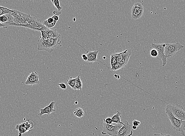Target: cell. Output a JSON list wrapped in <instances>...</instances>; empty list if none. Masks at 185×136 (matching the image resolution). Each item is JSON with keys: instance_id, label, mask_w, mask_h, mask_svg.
<instances>
[{"instance_id": "obj_1", "label": "cell", "mask_w": 185, "mask_h": 136, "mask_svg": "<svg viewBox=\"0 0 185 136\" xmlns=\"http://www.w3.org/2000/svg\"><path fill=\"white\" fill-rule=\"evenodd\" d=\"M22 15L25 20L27 24H19L15 23H10L8 24V26H15L23 27L37 31L45 30L47 29V28L44 25L40 20L37 19L36 17H32L30 15L25 14L23 13H22Z\"/></svg>"}, {"instance_id": "obj_2", "label": "cell", "mask_w": 185, "mask_h": 136, "mask_svg": "<svg viewBox=\"0 0 185 136\" xmlns=\"http://www.w3.org/2000/svg\"><path fill=\"white\" fill-rule=\"evenodd\" d=\"M61 43V37L45 40L41 37L37 42V49L39 51H45L48 53H51L54 48L60 45Z\"/></svg>"}, {"instance_id": "obj_3", "label": "cell", "mask_w": 185, "mask_h": 136, "mask_svg": "<svg viewBox=\"0 0 185 136\" xmlns=\"http://www.w3.org/2000/svg\"><path fill=\"white\" fill-rule=\"evenodd\" d=\"M122 126L121 124L115 126L107 124L106 123L105 119H104L103 130L101 133L103 135H108L110 136H117L119 131Z\"/></svg>"}, {"instance_id": "obj_4", "label": "cell", "mask_w": 185, "mask_h": 136, "mask_svg": "<svg viewBox=\"0 0 185 136\" xmlns=\"http://www.w3.org/2000/svg\"><path fill=\"white\" fill-rule=\"evenodd\" d=\"M166 44H153L151 45V49H155L157 50L158 55L157 57L158 60H162V66H165L167 64L168 57L165 54V47Z\"/></svg>"}, {"instance_id": "obj_5", "label": "cell", "mask_w": 185, "mask_h": 136, "mask_svg": "<svg viewBox=\"0 0 185 136\" xmlns=\"http://www.w3.org/2000/svg\"><path fill=\"white\" fill-rule=\"evenodd\" d=\"M184 46L179 43H166L165 47V54L168 57H172L177 52L182 49Z\"/></svg>"}, {"instance_id": "obj_6", "label": "cell", "mask_w": 185, "mask_h": 136, "mask_svg": "<svg viewBox=\"0 0 185 136\" xmlns=\"http://www.w3.org/2000/svg\"><path fill=\"white\" fill-rule=\"evenodd\" d=\"M166 107L169 109L175 117L182 121H185V112L183 107L181 104H177L175 106L168 105Z\"/></svg>"}, {"instance_id": "obj_7", "label": "cell", "mask_w": 185, "mask_h": 136, "mask_svg": "<svg viewBox=\"0 0 185 136\" xmlns=\"http://www.w3.org/2000/svg\"><path fill=\"white\" fill-rule=\"evenodd\" d=\"M166 113L169 121H170L172 129L177 132H180V128H181L182 121L180 120L178 118H176L171 112L170 110L166 107Z\"/></svg>"}, {"instance_id": "obj_8", "label": "cell", "mask_w": 185, "mask_h": 136, "mask_svg": "<svg viewBox=\"0 0 185 136\" xmlns=\"http://www.w3.org/2000/svg\"><path fill=\"white\" fill-rule=\"evenodd\" d=\"M144 12V7L140 2H136L131 10V16L134 19H137L142 17Z\"/></svg>"}, {"instance_id": "obj_9", "label": "cell", "mask_w": 185, "mask_h": 136, "mask_svg": "<svg viewBox=\"0 0 185 136\" xmlns=\"http://www.w3.org/2000/svg\"><path fill=\"white\" fill-rule=\"evenodd\" d=\"M124 125L122 126L119 131L117 136H131L133 135L132 126L128 121H124L123 122Z\"/></svg>"}, {"instance_id": "obj_10", "label": "cell", "mask_w": 185, "mask_h": 136, "mask_svg": "<svg viewBox=\"0 0 185 136\" xmlns=\"http://www.w3.org/2000/svg\"><path fill=\"white\" fill-rule=\"evenodd\" d=\"M40 76L36 72L32 71L29 75L25 84L27 85L34 86L38 85L40 83Z\"/></svg>"}, {"instance_id": "obj_11", "label": "cell", "mask_w": 185, "mask_h": 136, "mask_svg": "<svg viewBox=\"0 0 185 136\" xmlns=\"http://www.w3.org/2000/svg\"><path fill=\"white\" fill-rule=\"evenodd\" d=\"M56 104V102L52 101L48 106H46L44 108L41 109L38 115L40 117H42L45 114L49 115L51 113L55 111Z\"/></svg>"}, {"instance_id": "obj_12", "label": "cell", "mask_w": 185, "mask_h": 136, "mask_svg": "<svg viewBox=\"0 0 185 136\" xmlns=\"http://www.w3.org/2000/svg\"><path fill=\"white\" fill-rule=\"evenodd\" d=\"M0 23L4 25L5 29L8 28V24L13 23V17L12 13H7L0 16Z\"/></svg>"}, {"instance_id": "obj_13", "label": "cell", "mask_w": 185, "mask_h": 136, "mask_svg": "<svg viewBox=\"0 0 185 136\" xmlns=\"http://www.w3.org/2000/svg\"><path fill=\"white\" fill-rule=\"evenodd\" d=\"M14 13H12L13 17V23L19 24H27V23L25 20L22 17L20 12L14 10Z\"/></svg>"}, {"instance_id": "obj_14", "label": "cell", "mask_w": 185, "mask_h": 136, "mask_svg": "<svg viewBox=\"0 0 185 136\" xmlns=\"http://www.w3.org/2000/svg\"><path fill=\"white\" fill-rule=\"evenodd\" d=\"M98 53V51H94L87 52L86 54L87 57V62L91 63L94 62H97V55Z\"/></svg>"}, {"instance_id": "obj_15", "label": "cell", "mask_w": 185, "mask_h": 136, "mask_svg": "<svg viewBox=\"0 0 185 136\" xmlns=\"http://www.w3.org/2000/svg\"><path fill=\"white\" fill-rule=\"evenodd\" d=\"M46 31L48 33L49 39H55V38L61 37L60 34L58 33L57 29L47 28Z\"/></svg>"}, {"instance_id": "obj_16", "label": "cell", "mask_w": 185, "mask_h": 136, "mask_svg": "<svg viewBox=\"0 0 185 136\" xmlns=\"http://www.w3.org/2000/svg\"><path fill=\"white\" fill-rule=\"evenodd\" d=\"M57 22L54 20L52 17L44 21L43 24L48 29H51L56 25Z\"/></svg>"}, {"instance_id": "obj_17", "label": "cell", "mask_w": 185, "mask_h": 136, "mask_svg": "<svg viewBox=\"0 0 185 136\" xmlns=\"http://www.w3.org/2000/svg\"><path fill=\"white\" fill-rule=\"evenodd\" d=\"M131 55H132V52H131V50H128L127 55L123 58V59H122V60H121L120 62L119 63V64L121 67V68L127 65Z\"/></svg>"}, {"instance_id": "obj_18", "label": "cell", "mask_w": 185, "mask_h": 136, "mask_svg": "<svg viewBox=\"0 0 185 136\" xmlns=\"http://www.w3.org/2000/svg\"><path fill=\"white\" fill-rule=\"evenodd\" d=\"M121 113L119 111H117V113L113 115V117H112V122L117 124H122V125H124L123 122H121Z\"/></svg>"}, {"instance_id": "obj_19", "label": "cell", "mask_w": 185, "mask_h": 136, "mask_svg": "<svg viewBox=\"0 0 185 136\" xmlns=\"http://www.w3.org/2000/svg\"><path fill=\"white\" fill-rule=\"evenodd\" d=\"M16 129L18 130L19 133V136H22V134L28 132V130L26 128L25 126V123L22 124H21L17 125L16 126Z\"/></svg>"}, {"instance_id": "obj_20", "label": "cell", "mask_w": 185, "mask_h": 136, "mask_svg": "<svg viewBox=\"0 0 185 136\" xmlns=\"http://www.w3.org/2000/svg\"><path fill=\"white\" fill-rule=\"evenodd\" d=\"M82 86H83V84H82V80H81V76H80V75H78L76 77L75 83L74 90L81 91L82 88Z\"/></svg>"}, {"instance_id": "obj_21", "label": "cell", "mask_w": 185, "mask_h": 136, "mask_svg": "<svg viewBox=\"0 0 185 136\" xmlns=\"http://www.w3.org/2000/svg\"><path fill=\"white\" fill-rule=\"evenodd\" d=\"M128 49H126L125 51L122 52L118 53L116 54H113V56H114L117 60V62L119 63L120 62L123 58L127 54Z\"/></svg>"}, {"instance_id": "obj_22", "label": "cell", "mask_w": 185, "mask_h": 136, "mask_svg": "<svg viewBox=\"0 0 185 136\" xmlns=\"http://www.w3.org/2000/svg\"><path fill=\"white\" fill-rule=\"evenodd\" d=\"M75 115L79 118H82L84 116V112L83 110L81 108H78L74 110L73 112Z\"/></svg>"}, {"instance_id": "obj_23", "label": "cell", "mask_w": 185, "mask_h": 136, "mask_svg": "<svg viewBox=\"0 0 185 136\" xmlns=\"http://www.w3.org/2000/svg\"><path fill=\"white\" fill-rule=\"evenodd\" d=\"M14 10L9 9L6 7H3L0 8V16L7 13H14Z\"/></svg>"}, {"instance_id": "obj_24", "label": "cell", "mask_w": 185, "mask_h": 136, "mask_svg": "<svg viewBox=\"0 0 185 136\" xmlns=\"http://www.w3.org/2000/svg\"><path fill=\"white\" fill-rule=\"evenodd\" d=\"M76 80V78H72V77L70 78L69 79L67 80V83L69 86L71 87V88L73 89L74 88L75 83Z\"/></svg>"}, {"instance_id": "obj_25", "label": "cell", "mask_w": 185, "mask_h": 136, "mask_svg": "<svg viewBox=\"0 0 185 136\" xmlns=\"http://www.w3.org/2000/svg\"><path fill=\"white\" fill-rule=\"evenodd\" d=\"M25 123V126L26 128L29 131L30 130L33 129L34 128V122L32 121H27Z\"/></svg>"}, {"instance_id": "obj_26", "label": "cell", "mask_w": 185, "mask_h": 136, "mask_svg": "<svg viewBox=\"0 0 185 136\" xmlns=\"http://www.w3.org/2000/svg\"><path fill=\"white\" fill-rule=\"evenodd\" d=\"M51 2H52L54 5L57 8V11L60 12L62 10V7L60 4V1L58 0H51Z\"/></svg>"}, {"instance_id": "obj_27", "label": "cell", "mask_w": 185, "mask_h": 136, "mask_svg": "<svg viewBox=\"0 0 185 136\" xmlns=\"http://www.w3.org/2000/svg\"><path fill=\"white\" fill-rule=\"evenodd\" d=\"M54 15L52 16L54 20L57 22L59 20V15L62 14V12H59L58 11L55 10L53 12Z\"/></svg>"}, {"instance_id": "obj_28", "label": "cell", "mask_w": 185, "mask_h": 136, "mask_svg": "<svg viewBox=\"0 0 185 136\" xmlns=\"http://www.w3.org/2000/svg\"><path fill=\"white\" fill-rule=\"evenodd\" d=\"M180 132L183 136H185V121H182Z\"/></svg>"}, {"instance_id": "obj_29", "label": "cell", "mask_w": 185, "mask_h": 136, "mask_svg": "<svg viewBox=\"0 0 185 136\" xmlns=\"http://www.w3.org/2000/svg\"><path fill=\"white\" fill-rule=\"evenodd\" d=\"M41 34H42V37H41L43 38V39L45 40H47V39H49L48 38V33L47 32H46V30H42L41 31Z\"/></svg>"}, {"instance_id": "obj_30", "label": "cell", "mask_w": 185, "mask_h": 136, "mask_svg": "<svg viewBox=\"0 0 185 136\" xmlns=\"http://www.w3.org/2000/svg\"><path fill=\"white\" fill-rule=\"evenodd\" d=\"M117 63V60H116V59L115 58V57L113 56V55H111L110 57V64L111 68H112V67H113L115 64Z\"/></svg>"}, {"instance_id": "obj_31", "label": "cell", "mask_w": 185, "mask_h": 136, "mask_svg": "<svg viewBox=\"0 0 185 136\" xmlns=\"http://www.w3.org/2000/svg\"><path fill=\"white\" fill-rule=\"evenodd\" d=\"M121 68L120 65L119 63L117 62V63L115 64L113 67L111 68V70H113V71H116Z\"/></svg>"}, {"instance_id": "obj_32", "label": "cell", "mask_w": 185, "mask_h": 136, "mask_svg": "<svg viewBox=\"0 0 185 136\" xmlns=\"http://www.w3.org/2000/svg\"><path fill=\"white\" fill-rule=\"evenodd\" d=\"M150 54H151V56L153 57L157 58V55H158L157 50L155 49H151Z\"/></svg>"}, {"instance_id": "obj_33", "label": "cell", "mask_w": 185, "mask_h": 136, "mask_svg": "<svg viewBox=\"0 0 185 136\" xmlns=\"http://www.w3.org/2000/svg\"><path fill=\"white\" fill-rule=\"evenodd\" d=\"M141 124V122L139 121H137V120H134L132 122V124L133 126H136L137 127L139 126Z\"/></svg>"}, {"instance_id": "obj_34", "label": "cell", "mask_w": 185, "mask_h": 136, "mask_svg": "<svg viewBox=\"0 0 185 136\" xmlns=\"http://www.w3.org/2000/svg\"><path fill=\"white\" fill-rule=\"evenodd\" d=\"M105 121L106 123L107 124L112 125V118L108 117L106 119H105Z\"/></svg>"}, {"instance_id": "obj_35", "label": "cell", "mask_w": 185, "mask_h": 136, "mask_svg": "<svg viewBox=\"0 0 185 136\" xmlns=\"http://www.w3.org/2000/svg\"><path fill=\"white\" fill-rule=\"evenodd\" d=\"M58 85L61 89H63V90H66L67 89V86L64 83L58 84Z\"/></svg>"}, {"instance_id": "obj_36", "label": "cell", "mask_w": 185, "mask_h": 136, "mask_svg": "<svg viewBox=\"0 0 185 136\" xmlns=\"http://www.w3.org/2000/svg\"><path fill=\"white\" fill-rule=\"evenodd\" d=\"M153 136H173L170 135L163 134V133H160V134H155Z\"/></svg>"}, {"instance_id": "obj_37", "label": "cell", "mask_w": 185, "mask_h": 136, "mask_svg": "<svg viewBox=\"0 0 185 136\" xmlns=\"http://www.w3.org/2000/svg\"><path fill=\"white\" fill-rule=\"evenodd\" d=\"M82 59H83V60H84V61H87V59H88V58H87V55H86V54H83V55H82Z\"/></svg>"}, {"instance_id": "obj_38", "label": "cell", "mask_w": 185, "mask_h": 136, "mask_svg": "<svg viewBox=\"0 0 185 136\" xmlns=\"http://www.w3.org/2000/svg\"><path fill=\"white\" fill-rule=\"evenodd\" d=\"M114 76L117 79H119L120 78V76L119 75H116V74H115Z\"/></svg>"}, {"instance_id": "obj_39", "label": "cell", "mask_w": 185, "mask_h": 136, "mask_svg": "<svg viewBox=\"0 0 185 136\" xmlns=\"http://www.w3.org/2000/svg\"><path fill=\"white\" fill-rule=\"evenodd\" d=\"M132 129L134 130H136L137 129V127L136 126H132Z\"/></svg>"}, {"instance_id": "obj_40", "label": "cell", "mask_w": 185, "mask_h": 136, "mask_svg": "<svg viewBox=\"0 0 185 136\" xmlns=\"http://www.w3.org/2000/svg\"><path fill=\"white\" fill-rule=\"evenodd\" d=\"M0 28H4V25L2 23H0Z\"/></svg>"}, {"instance_id": "obj_41", "label": "cell", "mask_w": 185, "mask_h": 136, "mask_svg": "<svg viewBox=\"0 0 185 136\" xmlns=\"http://www.w3.org/2000/svg\"><path fill=\"white\" fill-rule=\"evenodd\" d=\"M73 21H74V22L75 21H76V18H73Z\"/></svg>"}, {"instance_id": "obj_42", "label": "cell", "mask_w": 185, "mask_h": 136, "mask_svg": "<svg viewBox=\"0 0 185 136\" xmlns=\"http://www.w3.org/2000/svg\"><path fill=\"white\" fill-rule=\"evenodd\" d=\"M103 58L104 59H106V57L105 56Z\"/></svg>"}, {"instance_id": "obj_43", "label": "cell", "mask_w": 185, "mask_h": 136, "mask_svg": "<svg viewBox=\"0 0 185 136\" xmlns=\"http://www.w3.org/2000/svg\"><path fill=\"white\" fill-rule=\"evenodd\" d=\"M75 103H76L75 104H78V102H75Z\"/></svg>"}, {"instance_id": "obj_44", "label": "cell", "mask_w": 185, "mask_h": 136, "mask_svg": "<svg viewBox=\"0 0 185 136\" xmlns=\"http://www.w3.org/2000/svg\"><path fill=\"white\" fill-rule=\"evenodd\" d=\"M0 136H1V135H0Z\"/></svg>"}]
</instances>
